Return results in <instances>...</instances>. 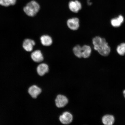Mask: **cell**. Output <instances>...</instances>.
Instances as JSON below:
<instances>
[{"label": "cell", "instance_id": "cell-5", "mask_svg": "<svg viewBox=\"0 0 125 125\" xmlns=\"http://www.w3.org/2000/svg\"><path fill=\"white\" fill-rule=\"evenodd\" d=\"M67 24L68 27L71 30H77L80 26L79 19L77 18L69 19L67 20Z\"/></svg>", "mask_w": 125, "mask_h": 125}, {"label": "cell", "instance_id": "cell-19", "mask_svg": "<svg viewBox=\"0 0 125 125\" xmlns=\"http://www.w3.org/2000/svg\"><path fill=\"white\" fill-rule=\"evenodd\" d=\"M123 94L124 95V97L125 98V90L123 91Z\"/></svg>", "mask_w": 125, "mask_h": 125}, {"label": "cell", "instance_id": "cell-2", "mask_svg": "<svg viewBox=\"0 0 125 125\" xmlns=\"http://www.w3.org/2000/svg\"><path fill=\"white\" fill-rule=\"evenodd\" d=\"M40 9V5L36 1L33 0L26 4L23 8V11L28 16L32 17L37 14Z\"/></svg>", "mask_w": 125, "mask_h": 125}, {"label": "cell", "instance_id": "cell-3", "mask_svg": "<svg viewBox=\"0 0 125 125\" xmlns=\"http://www.w3.org/2000/svg\"><path fill=\"white\" fill-rule=\"evenodd\" d=\"M68 102L69 100L67 97L61 94L57 95L55 100L56 106L59 108L64 107L67 105Z\"/></svg>", "mask_w": 125, "mask_h": 125}, {"label": "cell", "instance_id": "cell-10", "mask_svg": "<svg viewBox=\"0 0 125 125\" xmlns=\"http://www.w3.org/2000/svg\"><path fill=\"white\" fill-rule=\"evenodd\" d=\"M35 44V42L34 40L30 39H26L23 42V47L26 51L31 52Z\"/></svg>", "mask_w": 125, "mask_h": 125}, {"label": "cell", "instance_id": "cell-14", "mask_svg": "<svg viewBox=\"0 0 125 125\" xmlns=\"http://www.w3.org/2000/svg\"><path fill=\"white\" fill-rule=\"evenodd\" d=\"M82 58H87L89 57L91 54L92 49L88 45H84L82 46Z\"/></svg>", "mask_w": 125, "mask_h": 125}, {"label": "cell", "instance_id": "cell-9", "mask_svg": "<svg viewBox=\"0 0 125 125\" xmlns=\"http://www.w3.org/2000/svg\"><path fill=\"white\" fill-rule=\"evenodd\" d=\"M31 57L34 62L38 63L42 62L44 60L42 53L40 50L33 51L31 54Z\"/></svg>", "mask_w": 125, "mask_h": 125}, {"label": "cell", "instance_id": "cell-17", "mask_svg": "<svg viewBox=\"0 0 125 125\" xmlns=\"http://www.w3.org/2000/svg\"><path fill=\"white\" fill-rule=\"evenodd\" d=\"M116 51L120 55L123 56L125 54V43H121L117 46Z\"/></svg>", "mask_w": 125, "mask_h": 125}, {"label": "cell", "instance_id": "cell-7", "mask_svg": "<svg viewBox=\"0 0 125 125\" xmlns=\"http://www.w3.org/2000/svg\"><path fill=\"white\" fill-rule=\"evenodd\" d=\"M42 92V89L36 85L31 86L28 89V93L31 97L35 99Z\"/></svg>", "mask_w": 125, "mask_h": 125}, {"label": "cell", "instance_id": "cell-11", "mask_svg": "<svg viewBox=\"0 0 125 125\" xmlns=\"http://www.w3.org/2000/svg\"><path fill=\"white\" fill-rule=\"evenodd\" d=\"M41 42L43 46H49L52 44V39L50 36L48 35H43L40 37Z\"/></svg>", "mask_w": 125, "mask_h": 125}, {"label": "cell", "instance_id": "cell-12", "mask_svg": "<svg viewBox=\"0 0 125 125\" xmlns=\"http://www.w3.org/2000/svg\"><path fill=\"white\" fill-rule=\"evenodd\" d=\"M115 121V117L113 115H104L102 118L103 124L105 125H113Z\"/></svg>", "mask_w": 125, "mask_h": 125}, {"label": "cell", "instance_id": "cell-15", "mask_svg": "<svg viewBox=\"0 0 125 125\" xmlns=\"http://www.w3.org/2000/svg\"><path fill=\"white\" fill-rule=\"evenodd\" d=\"M73 53L78 58H82V46L79 45L75 46L73 49Z\"/></svg>", "mask_w": 125, "mask_h": 125}, {"label": "cell", "instance_id": "cell-16", "mask_svg": "<svg viewBox=\"0 0 125 125\" xmlns=\"http://www.w3.org/2000/svg\"><path fill=\"white\" fill-rule=\"evenodd\" d=\"M16 2V0H0V5L5 7L14 5Z\"/></svg>", "mask_w": 125, "mask_h": 125}, {"label": "cell", "instance_id": "cell-8", "mask_svg": "<svg viewBox=\"0 0 125 125\" xmlns=\"http://www.w3.org/2000/svg\"><path fill=\"white\" fill-rule=\"evenodd\" d=\"M36 70L37 74L39 76H43L49 72V66L46 63H41L37 66Z\"/></svg>", "mask_w": 125, "mask_h": 125}, {"label": "cell", "instance_id": "cell-13", "mask_svg": "<svg viewBox=\"0 0 125 125\" xmlns=\"http://www.w3.org/2000/svg\"><path fill=\"white\" fill-rule=\"evenodd\" d=\"M124 21V18L122 15H120L117 18L112 19L111 23L112 26L115 27H118L121 25Z\"/></svg>", "mask_w": 125, "mask_h": 125}, {"label": "cell", "instance_id": "cell-1", "mask_svg": "<svg viewBox=\"0 0 125 125\" xmlns=\"http://www.w3.org/2000/svg\"><path fill=\"white\" fill-rule=\"evenodd\" d=\"M94 48L101 55L107 56L111 51V48L105 39L97 36L93 40Z\"/></svg>", "mask_w": 125, "mask_h": 125}, {"label": "cell", "instance_id": "cell-6", "mask_svg": "<svg viewBox=\"0 0 125 125\" xmlns=\"http://www.w3.org/2000/svg\"><path fill=\"white\" fill-rule=\"evenodd\" d=\"M68 7L70 10L74 13H77L82 8V4L77 0L71 1L68 4Z\"/></svg>", "mask_w": 125, "mask_h": 125}, {"label": "cell", "instance_id": "cell-18", "mask_svg": "<svg viewBox=\"0 0 125 125\" xmlns=\"http://www.w3.org/2000/svg\"><path fill=\"white\" fill-rule=\"evenodd\" d=\"M90 0H88V1H87V3L88 5H90L92 4V3L91 2H90Z\"/></svg>", "mask_w": 125, "mask_h": 125}, {"label": "cell", "instance_id": "cell-4", "mask_svg": "<svg viewBox=\"0 0 125 125\" xmlns=\"http://www.w3.org/2000/svg\"><path fill=\"white\" fill-rule=\"evenodd\" d=\"M73 116L69 112L66 111L63 112L59 117V120L60 122L64 125H69L73 121Z\"/></svg>", "mask_w": 125, "mask_h": 125}]
</instances>
